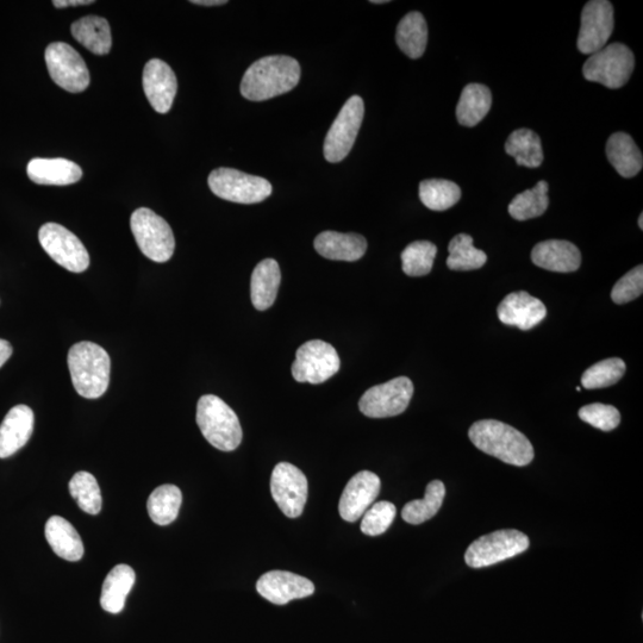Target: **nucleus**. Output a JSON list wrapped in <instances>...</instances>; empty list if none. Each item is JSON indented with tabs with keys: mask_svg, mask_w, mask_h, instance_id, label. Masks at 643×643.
Segmentation results:
<instances>
[{
	"mask_svg": "<svg viewBox=\"0 0 643 643\" xmlns=\"http://www.w3.org/2000/svg\"><path fill=\"white\" fill-rule=\"evenodd\" d=\"M301 80V66L286 55L265 56L248 68L241 81L242 96L264 102L295 89Z\"/></svg>",
	"mask_w": 643,
	"mask_h": 643,
	"instance_id": "nucleus-1",
	"label": "nucleus"
},
{
	"mask_svg": "<svg viewBox=\"0 0 643 643\" xmlns=\"http://www.w3.org/2000/svg\"><path fill=\"white\" fill-rule=\"evenodd\" d=\"M468 436L479 451L502 460L505 464L522 467L529 465L534 459L532 442L509 424L496 420L478 421L470 428Z\"/></svg>",
	"mask_w": 643,
	"mask_h": 643,
	"instance_id": "nucleus-2",
	"label": "nucleus"
},
{
	"mask_svg": "<svg viewBox=\"0 0 643 643\" xmlns=\"http://www.w3.org/2000/svg\"><path fill=\"white\" fill-rule=\"evenodd\" d=\"M68 368L74 389L87 399L101 398L110 384L111 359L97 343H76L68 352Z\"/></svg>",
	"mask_w": 643,
	"mask_h": 643,
	"instance_id": "nucleus-3",
	"label": "nucleus"
},
{
	"mask_svg": "<svg viewBox=\"0 0 643 643\" xmlns=\"http://www.w3.org/2000/svg\"><path fill=\"white\" fill-rule=\"evenodd\" d=\"M197 424L205 440L220 451L233 452L241 445L239 417L220 397L205 395L199 399Z\"/></svg>",
	"mask_w": 643,
	"mask_h": 643,
	"instance_id": "nucleus-4",
	"label": "nucleus"
},
{
	"mask_svg": "<svg viewBox=\"0 0 643 643\" xmlns=\"http://www.w3.org/2000/svg\"><path fill=\"white\" fill-rule=\"evenodd\" d=\"M635 67L634 54L623 43H611L590 55L583 67L586 80L608 89L617 90L626 85Z\"/></svg>",
	"mask_w": 643,
	"mask_h": 643,
	"instance_id": "nucleus-5",
	"label": "nucleus"
},
{
	"mask_svg": "<svg viewBox=\"0 0 643 643\" xmlns=\"http://www.w3.org/2000/svg\"><path fill=\"white\" fill-rule=\"evenodd\" d=\"M130 228L137 246L148 259L162 264L173 257L176 240L172 228L153 210L140 208L134 211Z\"/></svg>",
	"mask_w": 643,
	"mask_h": 643,
	"instance_id": "nucleus-6",
	"label": "nucleus"
},
{
	"mask_svg": "<svg viewBox=\"0 0 643 643\" xmlns=\"http://www.w3.org/2000/svg\"><path fill=\"white\" fill-rule=\"evenodd\" d=\"M208 184L212 193L218 198L239 204L261 203L272 193L270 181L234 168L222 167L212 171Z\"/></svg>",
	"mask_w": 643,
	"mask_h": 643,
	"instance_id": "nucleus-7",
	"label": "nucleus"
},
{
	"mask_svg": "<svg viewBox=\"0 0 643 643\" xmlns=\"http://www.w3.org/2000/svg\"><path fill=\"white\" fill-rule=\"evenodd\" d=\"M529 546L528 536L518 530H498L472 542L465 561L472 568L489 567L526 552Z\"/></svg>",
	"mask_w": 643,
	"mask_h": 643,
	"instance_id": "nucleus-8",
	"label": "nucleus"
},
{
	"mask_svg": "<svg viewBox=\"0 0 643 643\" xmlns=\"http://www.w3.org/2000/svg\"><path fill=\"white\" fill-rule=\"evenodd\" d=\"M341 360L328 342L312 340L298 348L292 376L298 383L322 384L340 371Z\"/></svg>",
	"mask_w": 643,
	"mask_h": 643,
	"instance_id": "nucleus-9",
	"label": "nucleus"
},
{
	"mask_svg": "<svg viewBox=\"0 0 643 643\" xmlns=\"http://www.w3.org/2000/svg\"><path fill=\"white\" fill-rule=\"evenodd\" d=\"M365 115V104L359 96L348 99L330 127L324 141V158L329 162H340L351 153L357 140L362 120Z\"/></svg>",
	"mask_w": 643,
	"mask_h": 643,
	"instance_id": "nucleus-10",
	"label": "nucleus"
},
{
	"mask_svg": "<svg viewBox=\"0 0 643 643\" xmlns=\"http://www.w3.org/2000/svg\"><path fill=\"white\" fill-rule=\"evenodd\" d=\"M49 76L61 89L84 92L90 85V71L81 55L65 42L51 43L46 49Z\"/></svg>",
	"mask_w": 643,
	"mask_h": 643,
	"instance_id": "nucleus-11",
	"label": "nucleus"
},
{
	"mask_svg": "<svg viewBox=\"0 0 643 643\" xmlns=\"http://www.w3.org/2000/svg\"><path fill=\"white\" fill-rule=\"evenodd\" d=\"M39 240L49 257L67 271L81 273L89 268L90 255L83 242L61 224H43Z\"/></svg>",
	"mask_w": 643,
	"mask_h": 643,
	"instance_id": "nucleus-12",
	"label": "nucleus"
},
{
	"mask_svg": "<svg viewBox=\"0 0 643 643\" xmlns=\"http://www.w3.org/2000/svg\"><path fill=\"white\" fill-rule=\"evenodd\" d=\"M414 384L407 377H398L385 384L371 387L359 402L362 414L371 418H386L403 414L409 407Z\"/></svg>",
	"mask_w": 643,
	"mask_h": 643,
	"instance_id": "nucleus-13",
	"label": "nucleus"
},
{
	"mask_svg": "<svg viewBox=\"0 0 643 643\" xmlns=\"http://www.w3.org/2000/svg\"><path fill=\"white\" fill-rule=\"evenodd\" d=\"M614 30V8L607 0H592L580 18L577 46L580 53L595 54L605 46Z\"/></svg>",
	"mask_w": 643,
	"mask_h": 643,
	"instance_id": "nucleus-14",
	"label": "nucleus"
},
{
	"mask_svg": "<svg viewBox=\"0 0 643 643\" xmlns=\"http://www.w3.org/2000/svg\"><path fill=\"white\" fill-rule=\"evenodd\" d=\"M271 492L284 515L297 518L303 514L307 504L308 479L296 466L280 463L272 473Z\"/></svg>",
	"mask_w": 643,
	"mask_h": 643,
	"instance_id": "nucleus-15",
	"label": "nucleus"
},
{
	"mask_svg": "<svg viewBox=\"0 0 643 643\" xmlns=\"http://www.w3.org/2000/svg\"><path fill=\"white\" fill-rule=\"evenodd\" d=\"M382 482L376 473L361 471L349 480L339 504L340 516L347 522H357L379 496Z\"/></svg>",
	"mask_w": 643,
	"mask_h": 643,
	"instance_id": "nucleus-16",
	"label": "nucleus"
},
{
	"mask_svg": "<svg viewBox=\"0 0 643 643\" xmlns=\"http://www.w3.org/2000/svg\"><path fill=\"white\" fill-rule=\"evenodd\" d=\"M142 83L153 109L159 114H167L178 91V80L170 65L159 59L148 61L143 70Z\"/></svg>",
	"mask_w": 643,
	"mask_h": 643,
	"instance_id": "nucleus-17",
	"label": "nucleus"
},
{
	"mask_svg": "<svg viewBox=\"0 0 643 643\" xmlns=\"http://www.w3.org/2000/svg\"><path fill=\"white\" fill-rule=\"evenodd\" d=\"M257 590L268 602L285 605L293 599L314 595L315 585L311 580L295 573L270 571L258 580Z\"/></svg>",
	"mask_w": 643,
	"mask_h": 643,
	"instance_id": "nucleus-18",
	"label": "nucleus"
},
{
	"mask_svg": "<svg viewBox=\"0 0 643 643\" xmlns=\"http://www.w3.org/2000/svg\"><path fill=\"white\" fill-rule=\"evenodd\" d=\"M497 315L505 326L530 330L545 320L547 309L540 299L530 296L526 291H518L503 299Z\"/></svg>",
	"mask_w": 643,
	"mask_h": 643,
	"instance_id": "nucleus-19",
	"label": "nucleus"
},
{
	"mask_svg": "<svg viewBox=\"0 0 643 643\" xmlns=\"http://www.w3.org/2000/svg\"><path fill=\"white\" fill-rule=\"evenodd\" d=\"M34 412L27 405L12 408L0 424V459L16 454L34 432Z\"/></svg>",
	"mask_w": 643,
	"mask_h": 643,
	"instance_id": "nucleus-20",
	"label": "nucleus"
},
{
	"mask_svg": "<svg viewBox=\"0 0 643 643\" xmlns=\"http://www.w3.org/2000/svg\"><path fill=\"white\" fill-rule=\"evenodd\" d=\"M532 260L543 270L571 273L582 265V253L572 242L548 240L538 243L532 251Z\"/></svg>",
	"mask_w": 643,
	"mask_h": 643,
	"instance_id": "nucleus-21",
	"label": "nucleus"
},
{
	"mask_svg": "<svg viewBox=\"0 0 643 643\" xmlns=\"http://www.w3.org/2000/svg\"><path fill=\"white\" fill-rule=\"evenodd\" d=\"M28 177L37 185L66 186L83 178L81 167L66 159H33L27 167Z\"/></svg>",
	"mask_w": 643,
	"mask_h": 643,
	"instance_id": "nucleus-22",
	"label": "nucleus"
},
{
	"mask_svg": "<svg viewBox=\"0 0 643 643\" xmlns=\"http://www.w3.org/2000/svg\"><path fill=\"white\" fill-rule=\"evenodd\" d=\"M315 249L323 258L353 262L364 257L367 241L359 234L323 232L315 239Z\"/></svg>",
	"mask_w": 643,
	"mask_h": 643,
	"instance_id": "nucleus-23",
	"label": "nucleus"
},
{
	"mask_svg": "<svg viewBox=\"0 0 643 643\" xmlns=\"http://www.w3.org/2000/svg\"><path fill=\"white\" fill-rule=\"evenodd\" d=\"M46 539L53 552L67 561H79L84 557V543L77 529L64 517L53 516L46 524Z\"/></svg>",
	"mask_w": 643,
	"mask_h": 643,
	"instance_id": "nucleus-24",
	"label": "nucleus"
},
{
	"mask_svg": "<svg viewBox=\"0 0 643 643\" xmlns=\"http://www.w3.org/2000/svg\"><path fill=\"white\" fill-rule=\"evenodd\" d=\"M282 282V272L278 262L273 259L262 260L254 268L251 282L252 303L255 309L265 311L276 302Z\"/></svg>",
	"mask_w": 643,
	"mask_h": 643,
	"instance_id": "nucleus-25",
	"label": "nucleus"
},
{
	"mask_svg": "<svg viewBox=\"0 0 643 643\" xmlns=\"http://www.w3.org/2000/svg\"><path fill=\"white\" fill-rule=\"evenodd\" d=\"M607 156L611 165L623 178H633L643 166L642 153L626 133H615L607 142Z\"/></svg>",
	"mask_w": 643,
	"mask_h": 643,
	"instance_id": "nucleus-26",
	"label": "nucleus"
},
{
	"mask_svg": "<svg viewBox=\"0 0 643 643\" xmlns=\"http://www.w3.org/2000/svg\"><path fill=\"white\" fill-rule=\"evenodd\" d=\"M135 580V571L130 566L122 564L112 568L104 580L101 595L102 608L110 614H120Z\"/></svg>",
	"mask_w": 643,
	"mask_h": 643,
	"instance_id": "nucleus-27",
	"label": "nucleus"
},
{
	"mask_svg": "<svg viewBox=\"0 0 643 643\" xmlns=\"http://www.w3.org/2000/svg\"><path fill=\"white\" fill-rule=\"evenodd\" d=\"M72 35L81 45L96 55L109 54L112 47L111 28L108 21L99 16H86L74 22Z\"/></svg>",
	"mask_w": 643,
	"mask_h": 643,
	"instance_id": "nucleus-28",
	"label": "nucleus"
},
{
	"mask_svg": "<svg viewBox=\"0 0 643 643\" xmlns=\"http://www.w3.org/2000/svg\"><path fill=\"white\" fill-rule=\"evenodd\" d=\"M491 106L492 93L488 86L468 84L457 105L458 122L467 128L476 127L489 114Z\"/></svg>",
	"mask_w": 643,
	"mask_h": 643,
	"instance_id": "nucleus-29",
	"label": "nucleus"
},
{
	"mask_svg": "<svg viewBox=\"0 0 643 643\" xmlns=\"http://www.w3.org/2000/svg\"><path fill=\"white\" fill-rule=\"evenodd\" d=\"M396 41L401 51L410 59H418L426 52L428 26L420 12H410L399 22Z\"/></svg>",
	"mask_w": 643,
	"mask_h": 643,
	"instance_id": "nucleus-30",
	"label": "nucleus"
},
{
	"mask_svg": "<svg viewBox=\"0 0 643 643\" xmlns=\"http://www.w3.org/2000/svg\"><path fill=\"white\" fill-rule=\"evenodd\" d=\"M505 152L515 158L517 165L538 168L543 162V148L540 136L533 130H515L505 142Z\"/></svg>",
	"mask_w": 643,
	"mask_h": 643,
	"instance_id": "nucleus-31",
	"label": "nucleus"
},
{
	"mask_svg": "<svg viewBox=\"0 0 643 643\" xmlns=\"http://www.w3.org/2000/svg\"><path fill=\"white\" fill-rule=\"evenodd\" d=\"M183 495L176 485H161L152 492L147 502L149 517L158 526H168L177 520Z\"/></svg>",
	"mask_w": 643,
	"mask_h": 643,
	"instance_id": "nucleus-32",
	"label": "nucleus"
},
{
	"mask_svg": "<svg viewBox=\"0 0 643 643\" xmlns=\"http://www.w3.org/2000/svg\"><path fill=\"white\" fill-rule=\"evenodd\" d=\"M446 496L445 484L441 480L429 483L423 499L409 502L402 511L403 520L410 524H422L439 513Z\"/></svg>",
	"mask_w": 643,
	"mask_h": 643,
	"instance_id": "nucleus-33",
	"label": "nucleus"
},
{
	"mask_svg": "<svg viewBox=\"0 0 643 643\" xmlns=\"http://www.w3.org/2000/svg\"><path fill=\"white\" fill-rule=\"evenodd\" d=\"M549 185L541 180L533 189L517 195L509 205V214L516 221H528L545 214L549 205Z\"/></svg>",
	"mask_w": 643,
	"mask_h": 643,
	"instance_id": "nucleus-34",
	"label": "nucleus"
},
{
	"mask_svg": "<svg viewBox=\"0 0 643 643\" xmlns=\"http://www.w3.org/2000/svg\"><path fill=\"white\" fill-rule=\"evenodd\" d=\"M448 251L447 266L452 271L479 270L488 261V255L474 247L472 237L467 234L453 237Z\"/></svg>",
	"mask_w": 643,
	"mask_h": 643,
	"instance_id": "nucleus-35",
	"label": "nucleus"
},
{
	"mask_svg": "<svg viewBox=\"0 0 643 643\" xmlns=\"http://www.w3.org/2000/svg\"><path fill=\"white\" fill-rule=\"evenodd\" d=\"M460 187L451 180L428 179L420 184L421 202L433 211H445L460 201Z\"/></svg>",
	"mask_w": 643,
	"mask_h": 643,
	"instance_id": "nucleus-36",
	"label": "nucleus"
},
{
	"mask_svg": "<svg viewBox=\"0 0 643 643\" xmlns=\"http://www.w3.org/2000/svg\"><path fill=\"white\" fill-rule=\"evenodd\" d=\"M71 496L86 514L97 515L102 510V492L97 479L89 472H78L70 482Z\"/></svg>",
	"mask_w": 643,
	"mask_h": 643,
	"instance_id": "nucleus-37",
	"label": "nucleus"
},
{
	"mask_svg": "<svg viewBox=\"0 0 643 643\" xmlns=\"http://www.w3.org/2000/svg\"><path fill=\"white\" fill-rule=\"evenodd\" d=\"M438 247L429 241H416L402 253L403 271L409 277H423L432 272Z\"/></svg>",
	"mask_w": 643,
	"mask_h": 643,
	"instance_id": "nucleus-38",
	"label": "nucleus"
},
{
	"mask_svg": "<svg viewBox=\"0 0 643 643\" xmlns=\"http://www.w3.org/2000/svg\"><path fill=\"white\" fill-rule=\"evenodd\" d=\"M626 370L627 366L620 358L599 361L584 372L582 385L588 390L604 389L620 382Z\"/></svg>",
	"mask_w": 643,
	"mask_h": 643,
	"instance_id": "nucleus-39",
	"label": "nucleus"
},
{
	"mask_svg": "<svg viewBox=\"0 0 643 643\" xmlns=\"http://www.w3.org/2000/svg\"><path fill=\"white\" fill-rule=\"evenodd\" d=\"M397 514L395 505L390 502L373 504L362 516L361 532L368 536H378L391 527Z\"/></svg>",
	"mask_w": 643,
	"mask_h": 643,
	"instance_id": "nucleus-40",
	"label": "nucleus"
},
{
	"mask_svg": "<svg viewBox=\"0 0 643 643\" xmlns=\"http://www.w3.org/2000/svg\"><path fill=\"white\" fill-rule=\"evenodd\" d=\"M580 420L603 432H611L621 423V414L613 405L595 403L579 410Z\"/></svg>",
	"mask_w": 643,
	"mask_h": 643,
	"instance_id": "nucleus-41",
	"label": "nucleus"
},
{
	"mask_svg": "<svg viewBox=\"0 0 643 643\" xmlns=\"http://www.w3.org/2000/svg\"><path fill=\"white\" fill-rule=\"evenodd\" d=\"M643 291V267H635L634 270L618 280L615 284L611 298L616 304H626L639 298Z\"/></svg>",
	"mask_w": 643,
	"mask_h": 643,
	"instance_id": "nucleus-42",
	"label": "nucleus"
},
{
	"mask_svg": "<svg viewBox=\"0 0 643 643\" xmlns=\"http://www.w3.org/2000/svg\"><path fill=\"white\" fill-rule=\"evenodd\" d=\"M93 0H54L53 5L56 9L70 8V6L91 5Z\"/></svg>",
	"mask_w": 643,
	"mask_h": 643,
	"instance_id": "nucleus-43",
	"label": "nucleus"
},
{
	"mask_svg": "<svg viewBox=\"0 0 643 643\" xmlns=\"http://www.w3.org/2000/svg\"><path fill=\"white\" fill-rule=\"evenodd\" d=\"M12 347L8 341L0 340V367L8 361L12 355Z\"/></svg>",
	"mask_w": 643,
	"mask_h": 643,
	"instance_id": "nucleus-44",
	"label": "nucleus"
},
{
	"mask_svg": "<svg viewBox=\"0 0 643 643\" xmlns=\"http://www.w3.org/2000/svg\"><path fill=\"white\" fill-rule=\"evenodd\" d=\"M192 4L202 5V6H218L227 4V0H192Z\"/></svg>",
	"mask_w": 643,
	"mask_h": 643,
	"instance_id": "nucleus-45",
	"label": "nucleus"
},
{
	"mask_svg": "<svg viewBox=\"0 0 643 643\" xmlns=\"http://www.w3.org/2000/svg\"><path fill=\"white\" fill-rule=\"evenodd\" d=\"M372 4H386L389 3L387 0H372Z\"/></svg>",
	"mask_w": 643,
	"mask_h": 643,
	"instance_id": "nucleus-46",
	"label": "nucleus"
},
{
	"mask_svg": "<svg viewBox=\"0 0 643 643\" xmlns=\"http://www.w3.org/2000/svg\"><path fill=\"white\" fill-rule=\"evenodd\" d=\"M642 220H643V215L641 214V215H640V218H639V226H640V229H641V230L643 229V224H642L643 222H642Z\"/></svg>",
	"mask_w": 643,
	"mask_h": 643,
	"instance_id": "nucleus-47",
	"label": "nucleus"
}]
</instances>
